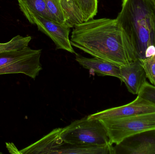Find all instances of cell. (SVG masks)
I'll return each instance as SVG.
<instances>
[{"mask_svg":"<svg viewBox=\"0 0 155 154\" xmlns=\"http://www.w3.org/2000/svg\"><path fill=\"white\" fill-rule=\"evenodd\" d=\"M72 46L119 67L137 60L135 52L116 19H91L73 27Z\"/></svg>","mask_w":155,"mask_h":154,"instance_id":"cell-1","label":"cell"},{"mask_svg":"<svg viewBox=\"0 0 155 154\" xmlns=\"http://www.w3.org/2000/svg\"><path fill=\"white\" fill-rule=\"evenodd\" d=\"M116 20L138 59L155 54V5L152 0H123Z\"/></svg>","mask_w":155,"mask_h":154,"instance_id":"cell-2","label":"cell"},{"mask_svg":"<svg viewBox=\"0 0 155 154\" xmlns=\"http://www.w3.org/2000/svg\"><path fill=\"white\" fill-rule=\"evenodd\" d=\"M60 137L63 142L68 143L99 146L111 144L106 129L100 120L89 119L87 116L62 128Z\"/></svg>","mask_w":155,"mask_h":154,"instance_id":"cell-3","label":"cell"},{"mask_svg":"<svg viewBox=\"0 0 155 154\" xmlns=\"http://www.w3.org/2000/svg\"><path fill=\"white\" fill-rule=\"evenodd\" d=\"M99 120L105 127L112 145L118 144L135 134L155 129V112Z\"/></svg>","mask_w":155,"mask_h":154,"instance_id":"cell-4","label":"cell"},{"mask_svg":"<svg viewBox=\"0 0 155 154\" xmlns=\"http://www.w3.org/2000/svg\"><path fill=\"white\" fill-rule=\"evenodd\" d=\"M26 19L32 24L37 25L39 30L51 39L56 50H64L76 54L69 38L71 28L62 26L51 19L40 15H32Z\"/></svg>","mask_w":155,"mask_h":154,"instance_id":"cell-5","label":"cell"},{"mask_svg":"<svg viewBox=\"0 0 155 154\" xmlns=\"http://www.w3.org/2000/svg\"><path fill=\"white\" fill-rule=\"evenodd\" d=\"M70 28L88 20L96 15L97 0H61Z\"/></svg>","mask_w":155,"mask_h":154,"instance_id":"cell-6","label":"cell"},{"mask_svg":"<svg viewBox=\"0 0 155 154\" xmlns=\"http://www.w3.org/2000/svg\"><path fill=\"white\" fill-rule=\"evenodd\" d=\"M114 147L115 154H155V129L130 136Z\"/></svg>","mask_w":155,"mask_h":154,"instance_id":"cell-7","label":"cell"},{"mask_svg":"<svg viewBox=\"0 0 155 154\" xmlns=\"http://www.w3.org/2000/svg\"><path fill=\"white\" fill-rule=\"evenodd\" d=\"M154 112L155 104L137 95L136 99L129 104L97 112L87 118L89 119L117 118Z\"/></svg>","mask_w":155,"mask_h":154,"instance_id":"cell-8","label":"cell"},{"mask_svg":"<svg viewBox=\"0 0 155 154\" xmlns=\"http://www.w3.org/2000/svg\"><path fill=\"white\" fill-rule=\"evenodd\" d=\"M42 50L0 68V75L22 73L35 80L42 70L40 61Z\"/></svg>","mask_w":155,"mask_h":154,"instance_id":"cell-9","label":"cell"},{"mask_svg":"<svg viewBox=\"0 0 155 154\" xmlns=\"http://www.w3.org/2000/svg\"><path fill=\"white\" fill-rule=\"evenodd\" d=\"M121 81L124 82L129 92L138 95L144 83L146 81V74L139 59L128 65L120 67Z\"/></svg>","mask_w":155,"mask_h":154,"instance_id":"cell-10","label":"cell"},{"mask_svg":"<svg viewBox=\"0 0 155 154\" xmlns=\"http://www.w3.org/2000/svg\"><path fill=\"white\" fill-rule=\"evenodd\" d=\"M75 54L76 61L84 68L91 71L98 76H112L121 80L119 66L96 57L87 58L77 53Z\"/></svg>","mask_w":155,"mask_h":154,"instance_id":"cell-11","label":"cell"},{"mask_svg":"<svg viewBox=\"0 0 155 154\" xmlns=\"http://www.w3.org/2000/svg\"><path fill=\"white\" fill-rule=\"evenodd\" d=\"M61 130L62 128L54 129L37 142L19 151V154H52L54 148L63 143L60 137Z\"/></svg>","mask_w":155,"mask_h":154,"instance_id":"cell-12","label":"cell"},{"mask_svg":"<svg viewBox=\"0 0 155 154\" xmlns=\"http://www.w3.org/2000/svg\"><path fill=\"white\" fill-rule=\"evenodd\" d=\"M52 154H115L113 145L99 146L62 143L55 147Z\"/></svg>","mask_w":155,"mask_h":154,"instance_id":"cell-13","label":"cell"},{"mask_svg":"<svg viewBox=\"0 0 155 154\" xmlns=\"http://www.w3.org/2000/svg\"><path fill=\"white\" fill-rule=\"evenodd\" d=\"M21 11L26 18L37 15L51 19L45 0H17Z\"/></svg>","mask_w":155,"mask_h":154,"instance_id":"cell-14","label":"cell"},{"mask_svg":"<svg viewBox=\"0 0 155 154\" xmlns=\"http://www.w3.org/2000/svg\"><path fill=\"white\" fill-rule=\"evenodd\" d=\"M37 50L33 49L27 46L18 49L0 52V68L31 55Z\"/></svg>","mask_w":155,"mask_h":154,"instance_id":"cell-15","label":"cell"},{"mask_svg":"<svg viewBox=\"0 0 155 154\" xmlns=\"http://www.w3.org/2000/svg\"><path fill=\"white\" fill-rule=\"evenodd\" d=\"M51 19L64 27H69L61 0H45ZM70 28V27H69Z\"/></svg>","mask_w":155,"mask_h":154,"instance_id":"cell-16","label":"cell"},{"mask_svg":"<svg viewBox=\"0 0 155 154\" xmlns=\"http://www.w3.org/2000/svg\"><path fill=\"white\" fill-rule=\"evenodd\" d=\"M32 38L31 36L17 35L11 40L5 43H0V52L8 51L14 50L27 47Z\"/></svg>","mask_w":155,"mask_h":154,"instance_id":"cell-17","label":"cell"},{"mask_svg":"<svg viewBox=\"0 0 155 154\" xmlns=\"http://www.w3.org/2000/svg\"><path fill=\"white\" fill-rule=\"evenodd\" d=\"M140 61L144 69L147 78L152 85L155 86V53L153 56L141 60Z\"/></svg>","mask_w":155,"mask_h":154,"instance_id":"cell-18","label":"cell"},{"mask_svg":"<svg viewBox=\"0 0 155 154\" xmlns=\"http://www.w3.org/2000/svg\"><path fill=\"white\" fill-rule=\"evenodd\" d=\"M137 95L155 104V86L150 84L146 80Z\"/></svg>","mask_w":155,"mask_h":154,"instance_id":"cell-19","label":"cell"},{"mask_svg":"<svg viewBox=\"0 0 155 154\" xmlns=\"http://www.w3.org/2000/svg\"><path fill=\"white\" fill-rule=\"evenodd\" d=\"M152 1H153V2L154 3L155 5V0H152Z\"/></svg>","mask_w":155,"mask_h":154,"instance_id":"cell-20","label":"cell"}]
</instances>
